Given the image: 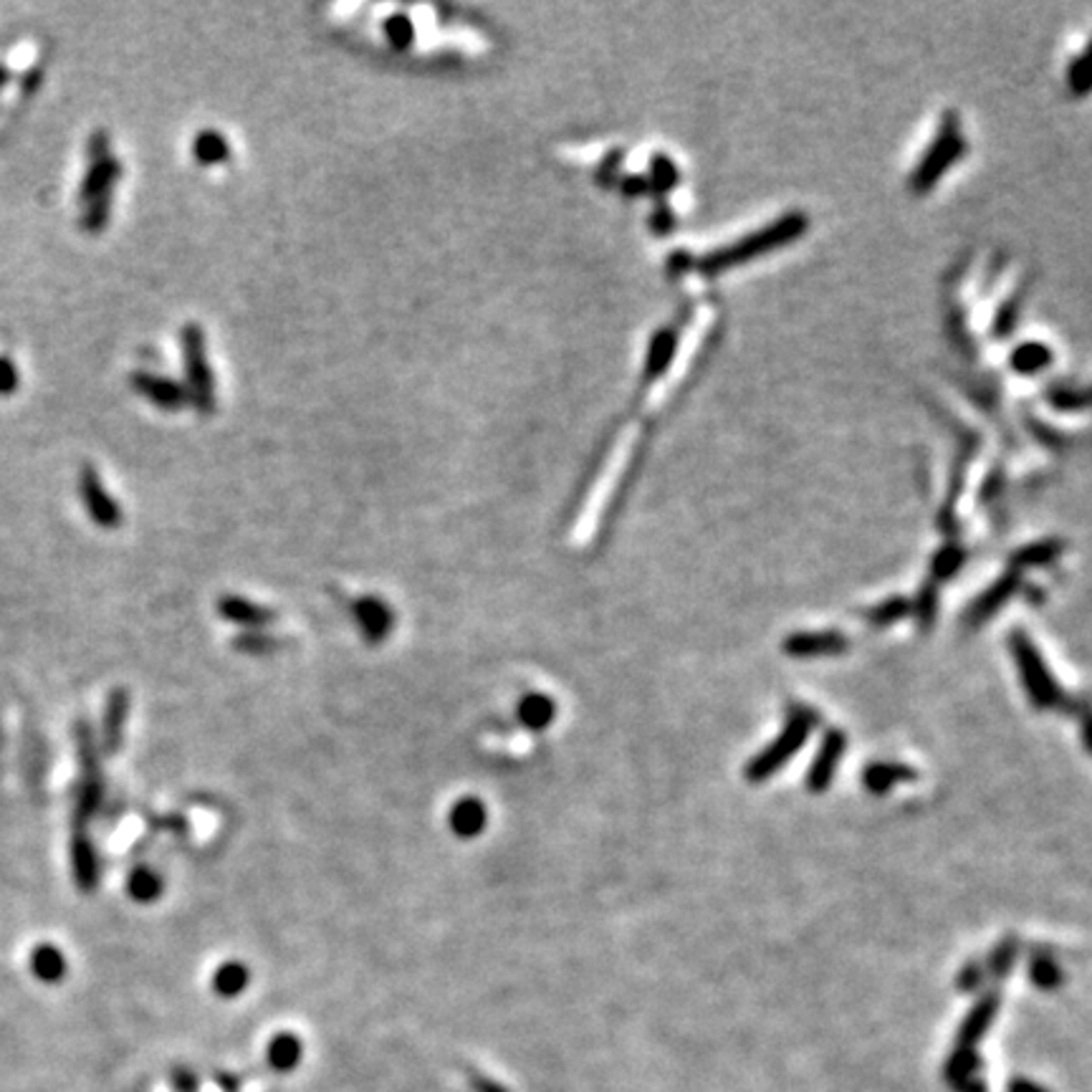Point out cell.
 Instances as JSON below:
<instances>
[{
  "label": "cell",
  "instance_id": "obj_1",
  "mask_svg": "<svg viewBox=\"0 0 1092 1092\" xmlns=\"http://www.w3.org/2000/svg\"><path fill=\"white\" fill-rule=\"evenodd\" d=\"M820 711L814 706L807 704H792L787 708V724L781 728L777 739L768 744L764 751L757 754L751 761H748L744 768V777L748 781H766L768 777L779 772L781 766L787 764L789 759H794L799 754V748L805 746L809 733L820 726Z\"/></svg>",
  "mask_w": 1092,
  "mask_h": 1092
},
{
  "label": "cell",
  "instance_id": "obj_2",
  "mask_svg": "<svg viewBox=\"0 0 1092 1092\" xmlns=\"http://www.w3.org/2000/svg\"><path fill=\"white\" fill-rule=\"evenodd\" d=\"M1011 656L1020 667L1024 693L1037 711H1070V696H1064L1062 685L1052 676L1040 650L1027 638V632L1016 630L1009 635Z\"/></svg>",
  "mask_w": 1092,
  "mask_h": 1092
},
{
  "label": "cell",
  "instance_id": "obj_3",
  "mask_svg": "<svg viewBox=\"0 0 1092 1092\" xmlns=\"http://www.w3.org/2000/svg\"><path fill=\"white\" fill-rule=\"evenodd\" d=\"M77 744H79L81 781H79L77 809H73V827L86 829V822L97 814V809L101 807V797H104V779H101L99 748H97V744H94L92 728L86 721H79L77 724Z\"/></svg>",
  "mask_w": 1092,
  "mask_h": 1092
},
{
  "label": "cell",
  "instance_id": "obj_4",
  "mask_svg": "<svg viewBox=\"0 0 1092 1092\" xmlns=\"http://www.w3.org/2000/svg\"><path fill=\"white\" fill-rule=\"evenodd\" d=\"M182 352H185L187 384H191L193 400L200 410L211 413L213 402H215L213 373H211V367H208L205 334H202L195 324L185 327V332H182Z\"/></svg>",
  "mask_w": 1092,
  "mask_h": 1092
},
{
  "label": "cell",
  "instance_id": "obj_5",
  "mask_svg": "<svg viewBox=\"0 0 1092 1092\" xmlns=\"http://www.w3.org/2000/svg\"><path fill=\"white\" fill-rule=\"evenodd\" d=\"M847 748V733L842 728H829V731L822 737V744L814 754L812 764H809L807 772V789L812 794L827 792L829 784H832L834 774H838V766L842 757H845Z\"/></svg>",
  "mask_w": 1092,
  "mask_h": 1092
},
{
  "label": "cell",
  "instance_id": "obj_6",
  "mask_svg": "<svg viewBox=\"0 0 1092 1092\" xmlns=\"http://www.w3.org/2000/svg\"><path fill=\"white\" fill-rule=\"evenodd\" d=\"M79 494H81V498H84L86 511H89L94 524L101 526V529H117L121 522V511H119L117 501L106 494L104 483H101L99 474L92 468V465H86V468L81 470Z\"/></svg>",
  "mask_w": 1092,
  "mask_h": 1092
},
{
  "label": "cell",
  "instance_id": "obj_7",
  "mask_svg": "<svg viewBox=\"0 0 1092 1092\" xmlns=\"http://www.w3.org/2000/svg\"><path fill=\"white\" fill-rule=\"evenodd\" d=\"M849 640L838 630H820V632H792L781 643V650L789 658H825V656H842L847 652Z\"/></svg>",
  "mask_w": 1092,
  "mask_h": 1092
},
{
  "label": "cell",
  "instance_id": "obj_8",
  "mask_svg": "<svg viewBox=\"0 0 1092 1092\" xmlns=\"http://www.w3.org/2000/svg\"><path fill=\"white\" fill-rule=\"evenodd\" d=\"M1002 996L999 991H983L979 999L974 1002V1007L969 1009V1014L963 1016L959 1035H956V1047L976 1049V1044L983 1040L991 1024H994L996 1014H999Z\"/></svg>",
  "mask_w": 1092,
  "mask_h": 1092
},
{
  "label": "cell",
  "instance_id": "obj_9",
  "mask_svg": "<svg viewBox=\"0 0 1092 1092\" xmlns=\"http://www.w3.org/2000/svg\"><path fill=\"white\" fill-rule=\"evenodd\" d=\"M981 1057L976 1049L954 1047L943 1064V1080L954 1092H987V1082L981 1080Z\"/></svg>",
  "mask_w": 1092,
  "mask_h": 1092
},
{
  "label": "cell",
  "instance_id": "obj_10",
  "mask_svg": "<svg viewBox=\"0 0 1092 1092\" xmlns=\"http://www.w3.org/2000/svg\"><path fill=\"white\" fill-rule=\"evenodd\" d=\"M127 718H130V693L125 688H114L106 698L104 718H101V751L106 757H114L119 754L121 744H125V726Z\"/></svg>",
  "mask_w": 1092,
  "mask_h": 1092
},
{
  "label": "cell",
  "instance_id": "obj_11",
  "mask_svg": "<svg viewBox=\"0 0 1092 1092\" xmlns=\"http://www.w3.org/2000/svg\"><path fill=\"white\" fill-rule=\"evenodd\" d=\"M71 870L81 893H94L99 886V855L86 829L73 827L71 834Z\"/></svg>",
  "mask_w": 1092,
  "mask_h": 1092
},
{
  "label": "cell",
  "instance_id": "obj_12",
  "mask_svg": "<svg viewBox=\"0 0 1092 1092\" xmlns=\"http://www.w3.org/2000/svg\"><path fill=\"white\" fill-rule=\"evenodd\" d=\"M1020 575H1007L1002 577L999 582L991 584L983 595H979V599H976L974 605L969 607L966 617H963V623L971 625V627H979L981 623H987L989 617H994L996 612L1002 610V605L1007 602V599L1011 595H1016V590H1020Z\"/></svg>",
  "mask_w": 1092,
  "mask_h": 1092
},
{
  "label": "cell",
  "instance_id": "obj_13",
  "mask_svg": "<svg viewBox=\"0 0 1092 1092\" xmlns=\"http://www.w3.org/2000/svg\"><path fill=\"white\" fill-rule=\"evenodd\" d=\"M919 777L913 766L900 764V761H873L862 768V787L875 797H882L890 789H895L903 781H913Z\"/></svg>",
  "mask_w": 1092,
  "mask_h": 1092
},
{
  "label": "cell",
  "instance_id": "obj_14",
  "mask_svg": "<svg viewBox=\"0 0 1092 1092\" xmlns=\"http://www.w3.org/2000/svg\"><path fill=\"white\" fill-rule=\"evenodd\" d=\"M354 617H357V625H360L362 635L367 638L369 643H380V640H384L390 632H393V625H395L393 610L375 597L360 599V602L354 605Z\"/></svg>",
  "mask_w": 1092,
  "mask_h": 1092
},
{
  "label": "cell",
  "instance_id": "obj_15",
  "mask_svg": "<svg viewBox=\"0 0 1092 1092\" xmlns=\"http://www.w3.org/2000/svg\"><path fill=\"white\" fill-rule=\"evenodd\" d=\"M450 829L461 840H474L483 832L485 825H489V809L481 799L476 797H463L458 799L453 807H450L448 814Z\"/></svg>",
  "mask_w": 1092,
  "mask_h": 1092
},
{
  "label": "cell",
  "instance_id": "obj_16",
  "mask_svg": "<svg viewBox=\"0 0 1092 1092\" xmlns=\"http://www.w3.org/2000/svg\"><path fill=\"white\" fill-rule=\"evenodd\" d=\"M132 387L145 397H150L154 404H160V408H165V410H178V408H182V402L187 400L185 387H180L178 382L165 380V377H160V375L134 373Z\"/></svg>",
  "mask_w": 1092,
  "mask_h": 1092
},
{
  "label": "cell",
  "instance_id": "obj_17",
  "mask_svg": "<svg viewBox=\"0 0 1092 1092\" xmlns=\"http://www.w3.org/2000/svg\"><path fill=\"white\" fill-rule=\"evenodd\" d=\"M119 175H121V165L112 158V154L94 160L89 172L84 175V182H81L79 200L86 205V202L104 198V195H112V187H114V182H117Z\"/></svg>",
  "mask_w": 1092,
  "mask_h": 1092
},
{
  "label": "cell",
  "instance_id": "obj_18",
  "mask_svg": "<svg viewBox=\"0 0 1092 1092\" xmlns=\"http://www.w3.org/2000/svg\"><path fill=\"white\" fill-rule=\"evenodd\" d=\"M516 716L529 731H546L557 718V704L555 698L544 696V693H529L518 700Z\"/></svg>",
  "mask_w": 1092,
  "mask_h": 1092
},
{
  "label": "cell",
  "instance_id": "obj_19",
  "mask_svg": "<svg viewBox=\"0 0 1092 1092\" xmlns=\"http://www.w3.org/2000/svg\"><path fill=\"white\" fill-rule=\"evenodd\" d=\"M31 971L38 981L59 983L66 979L69 963H66L64 950H59L53 943H38V946L31 950Z\"/></svg>",
  "mask_w": 1092,
  "mask_h": 1092
},
{
  "label": "cell",
  "instance_id": "obj_20",
  "mask_svg": "<svg viewBox=\"0 0 1092 1092\" xmlns=\"http://www.w3.org/2000/svg\"><path fill=\"white\" fill-rule=\"evenodd\" d=\"M248 981H251V971H248L246 963L228 961L215 971L213 991L222 999H235V996H241L248 989Z\"/></svg>",
  "mask_w": 1092,
  "mask_h": 1092
},
{
  "label": "cell",
  "instance_id": "obj_21",
  "mask_svg": "<svg viewBox=\"0 0 1092 1092\" xmlns=\"http://www.w3.org/2000/svg\"><path fill=\"white\" fill-rule=\"evenodd\" d=\"M162 888H165L162 875L147 865L134 867L127 878V893L134 903H154L162 895Z\"/></svg>",
  "mask_w": 1092,
  "mask_h": 1092
},
{
  "label": "cell",
  "instance_id": "obj_22",
  "mask_svg": "<svg viewBox=\"0 0 1092 1092\" xmlns=\"http://www.w3.org/2000/svg\"><path fill=\"white\" fill-rule=\"evenodd\" d=\"M1029 981L1042 991H1055L1062 987L1064 971L1057 959L1047 950H1037L1029 959Z\"/></svg>",
  "mask_w": 1092,
  "mask_h": 1092
},
{
  "label": "cell",
  "instance_id": "obj_23",
  "mask_svg": "<svg viewBox=\"0 0 1092 1092\" xmlns=\"http://www.w3.org/2000/svg\"><path fill=\"white\" fill-rule=\"evenodd\" d=\"M303 1047L299 1037L288 1035V1031H281L276 1035L271 1044H268V1064L279 1072H292L296 1064L301 1062Z\"/></svg>",
  "mask_w": 1092,
  "mask_h": 1092
},
{
  "label": "cell",
  "instance_id": "obj_24",
  "mask_svg": "<svg viewBox=\"0 0 1092 1092\" xmlns=\"http://www.w3.org/2000/svg\"><path fill=\"white\" fill-rule=\"evenodd\" d=\"M1016 959H1020V941L1011 939L1009 936V939L999 941L994 948H991L989 959H987V963H983V971H987V976H991L994 981H1002L1011 974Z\"/></svg>",
  "mask_w": 1092,
  "mask_h": 1092
},
{
  "label": "cell",
  "instance_id": "obj_25",
  "mask_svg": "<svg viewBox=\"0 0 1092 1092\" xmlns=\"http://www.w3.org/2000/svg\"><path fill=\"white\" fill-rule=\"evenodd\" d=\"M220 615L226 619H231V623H238V625H263L268 617H271L266 610H263V607L246 602V599H241V597L220 599Z\"/></svg>",
  "mask_w": 1092,
  "mask_h": 1092
},
{
  "label": "cell",
  "instance_id": "obj_26",
  "mask_svg": "<svg viewBox=\"0 0 1092 1092\" xmlns=\"http://www.w3.org/2000/svg\"><path fill=\"white\" fill-rule=\"evenodd\" d=\"M908 612H910V602L906 597H888V599H882L880 605H875L873 610L865 612V619H867V625L882 630V627L900 623Z\"/></svg>",
  "mask_w": 1092,
  "mask_h": 1092
},
{
  "label": "cell",
  "instance_id": "obj_27",
  "mask_svg": "<svg viewBox=\"0 0 1092 1092\" xmlns=\"http://www.w3.org/2000/svg\"><path fill=\"white\" fill-rule=\"evenodd\" d=\"M910 612H913L915 619H919L921 632H928L936 623V615H939V592H936L933 584H926L915 597V602L910 605Z\"/></svg>",
  "mask_w": 1092,
  "mask_h": 1092
},
{
  "label": "cell",
  "instance_id": "obj_28",
  "mask_svg": "<svg viewBox=\"0 0 1092 1092\" xmlns=\"http://www.w3.org/2000/svg\"><path fill=\"white\" fill-rule=\"evenodd\" d=\"M193 152L202 165H213V162H218L228 154L226 137H220L218 132H200L198 137H195Z\"/></svg>",
  "mask_w": 1092,
  "mask_h": 1092
},
{
  "label": "cell",
  "instance_id": "obj_29",
  "mask_svg": "<svg viewBox=\"0 0 1092 1092\" xmlns=\"http://www.w3.org/2000/svg\"><path fill=\"white\" fill-rule=\"evenodd\" d=\"M1060 551H1062L1060 542L1035 544V546H1027V549H1022L1020 555L1014 557V564L1016 566H1042V564L1055 562V559L1060 557Z\"/></svg>",
  "mask_w": 1092,
  "mask_h": 1092
},
{
  "label": "cell",
  "instance_id": "obj_30",
  "mask_svg": "<svg viewBox=\"0 0 1092 1092\" xmlns=\"http://www.w3.org/2000/svg\"><path fill=\"white\" fill-rule=\"evenodd\" d=\"M963 564V551L959 549V546H946V549H941L939 555L933 557V564H930V572H933L936 579H950L959 575Z\"/></svg>",
  "mask_w": 1092,
  "mask_h": 1092
},
{
  "label": "cell",
  "instance_id": "obj_31",
  "mask_svg": "<svg viewBox=\"0 0 1092 1092\" xmlns=\"http://www.w3.org/2000/svg\"><path fill=\"white\" fill-rule=\"evenodd\" d=\"M86 211H84V218H81V228L89 233H99L101 228L106 226V220H110V211H112V195H104V198H97L92 202H86Z\"/></svg>",
  "mask_w": 1092,
  "mask_h": 1092
},
{
  "label": "cell",
  "instance_id": "obj_32",
  "mask_svg": "<svg viewBox=\"0 0 1092 1092\" xmlns=\"http://www.w3.org/2000/svg\"><path fill=\"white\" fill-rule=\"evenodd\" d=\"M1068 713H1075L1077 721H1080L1082 746H1085V751L1092 754V700H1088L1085 696H1072Z\"/></svg>",
  "mask_w": 1092,
  "mask_h": 1092
},
{
  "label": "cell",
  "instance_id": "obj_33",
  "mask_svg": "<svg viewBox=\"0 0 1092 1092\" xmlns=\"http://www.w3.org/2000/svg\"><path fill=\"white\" fill-rule=\"evenodd\" d=\"M983 979H987L983 963L969 961L963 963L959 976H956V989H959L961 994H974V991H979L983 987Z\"/></svg>",
  "mask_w": 1092,
  "mask_h": 1092
},
{
  "label": "cell",
  "instance_id": "obj_34",
  "mask_svg": "<svg viewBox=\"0 0 1092 1092\" xmlns=\"http://www.w3.org/2000/svg\"><path fill=\"white\" fill-rule=\"evenodd\" d=\"M20 375L9 357H0V395H13L18 390Z\"/></svg>",
  "mask_w": 1092,
  "mask_h": 1092
},
{
  "label": "cell",
  "instance_id": "obj_35",
  "mask_svg": "<svg viewBox=\"0 0 1092 1092\" xmlns=\"http://www.w3.org/2000/svg\"><path fill=\"white\" fill-rule=\"evenodd\" d=\"M172 1085H175V1092H198V1075L187 1068H175Z\"/></svg>",
  "mask_w": 1092,
  "mask_h": 1092
},
{
  "label": "cell",
  "instance_id": "obj_36",
  "mask_svg": "<svg viewBox=\"0 0 1092 1092\" xmlns=\"http://www.w3.org/2000/svg\"><path fill=\"white\" fill-rule=\"evenodd\" d=\"M1007 1092H1049V1090L1040 1082L1027 1080V1077H1014V1080H1009Z\"/></svg>",
  "mask_w": 1092,
  "mask_h": 1092
},
{
  "label": "cell",
  "instance_id": "obj_37",
  "mask_svg": "<svg viewBox=\"0 0 1092 1092\" xmlns=\"http://www.w3.org/2000/svg\"><path fill=\"white\" fill-rule=\"evenodd\" d=\"M89 154H92V160L106 158V154H110V145H106V134L104 132H97L89 139Z\"/></svg>",
  "mask_w": 1092,
  "mask_h": 1092
},
{
  "label": "cell",
  "instance_id": "obj_38",
  "mask_svg": "<svg viewBox=\"0 0 1092 1092\" xmlns=\"http://www.w3.org/2000/svg\"><path fill=\"white\" fill-rule=\"evenodd\" d=\"M470 1082H474L476 1092H509L503 1085H498L496 1080H491V1077H485V1075H470Z\"/></svg>",
  "mask_w": 1092,
  "mask_h": 1092
},
{
  "label": "cell",
  "instance_id": "obj_39",
  "mask_svg": "<svg viewBox=\"0 0 1092 1092\" xmlns=\"http://www.w3.org/2000/svg\"><path fill=\"white\" fill-rule=\"evenodd\" d=\"M1080 81L1077 84L1082 86V89H1088V86H1092V49L1088 56L1082 59V66H1080V77H1077Z\"/></svg>",
  "mask_w": 1092,
  "mask_h": 1092
},
{
  "label": "cell",
  "instance_id": "obj_40",
  "mask_svg": "<svg viewBox=\"0 0 1092 1092\" xmlns=\"http://www.w3.org/2000/svg\"><path fill=\"white\" fill-rule=\"evenodd\" d=\"M9 81H11V71L5 69V66H0V89H3V86L9 84Z\"/></svg>",
  "mask_w": 1092,
  "mask_h": 1092
}]
</instances>
